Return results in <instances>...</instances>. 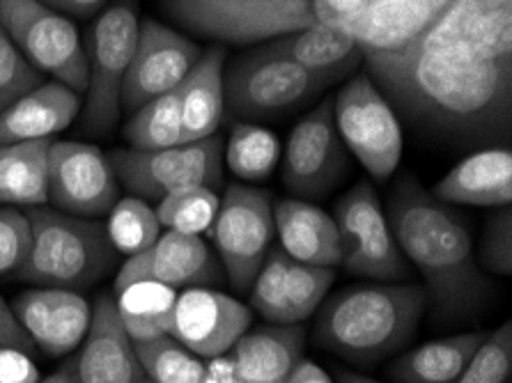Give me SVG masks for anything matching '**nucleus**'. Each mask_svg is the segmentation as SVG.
<instances>
[{"label": "nucleus", "mask_w": 512, "mask_h": 383, "mask_svg": "<svg viewBox=\"0 0 512 383\" xmlns=\"http://www.w3.org/2000/svg\"><path fill=\"white\" fill-rule=\"evenodd\" d=\"M42 374L28 351L0 347V383H40Z\"/></svg>", "instance_id": "obj_42"}, {"label": "nucleus", "mask_w": 512, "mask_h": 383, "mask_svg": "<svg viewBox=\"0 0 512 383\" xmlns=\"http://www.w3.org/2000/svg\"><path fill=\"white\" fill-rule=\"evenodd\" d=\"M200 56L203 51L193 39L154 19L143 21L122 83V111L131 115L147 101L180 88Z\"/></svg>", "instance_id": "obj_16"}, {"label": "nucleus", "mask_w": 512, "mask_h": 383, "mask_svg": "<svg viewBox=\"0 0 512 383\" xmlns=\"http://www.w3.org/2000/svg\"><path fill=\"white\" fill-rule=\"evenodd\" d=\"M368 76L393 111L423 134L460 145L508 147L512 60L405 46L363 53Z\"/></svg>", "instance_id": "obj_1"}, {"label": "nucleus", "mask_w": 512, "mask_h": 383, "mask_svg": "<svg viewBox=\"0 0 512 383\" xmlns=\"http://www.w3.org/2000/svg\"><path fill=\"white\" fill-rule=\"evenodd\" d=\"M40 83H44L42 72H37L21 56L17 44L5 33V28L0 26V113Z\"/></svg>", "instance_id": "obj_39"}, {"label": "nucleus", "mask_w": 512, "mask_h": 383, "mask_svg": "<svg viewBox=\"0 0 512 383\" xmlns=\"http://www.w3.org/2000/svg\"><path fill=\"white\" fill-rule=\"evenodd\" d=\"M269 51L299 62L301 67L317 74H333L340 81L354 72L363 62V51L356 39L343 28L313 23L297 33L276 37L265 42Z\"/></svg>", "instance_id": "obj_27"}, {"label": "nucleus", "mask_w": 512, "mask_h": 383, "mask_svg": "<svg viewBox=\"0 0 512 383\" xmlns=\"http://www.w3.org/2000/svg\"><path fill=\"white\" fill-rule=\"evenodd\" d=\"M134 347L150 383H212L209 367L173 335L134 342Z\"/></svg>", "instance_id": "obj_33"}, {"label": "nucleus", "mask_w": 512, "mask_h": 383, "mask_svg": "<svg viewBox=\"0 0 512 383\" xmlns=\"http://www.w3.org/2000/svg\"><path fill=\"white\" fill-rule=\"evenodd\" d=\"M478 267L496 276H510L512 273V211L499 207L485 223L480 250L476 255Z\"/></svg>", "instance_id": "obj_40"}, {"label": "nucleus", "mask_w": 512, "mask_h": 383, "mask_svg": "<svg viewBox=\"0 0 512 383\" xmlns=\"http://www.w3.org/2000/svg\"><path fill=\"white\" fill-rule=\"evenodd\" d=\"M338 383H382V381H375V379H370V377H361V374L340 370L338 372Z\"/></svg>", "instance_id": "obj_47"}, {"label": "nucleus", "mask_w": 512, "mask_h": 383, "mask_svg": "<svg viewBox=\"0 0 512 383\" xmlns=\"http://www.w3.org/2000/svg\"><path fill=\"white\" fill-rule=\"evenodd\" d=\"M274 232L271 193L244 184H230L207 234L219 250L223 267L237 292L251 289L269 253Z\"/></svg>", "instance_id": "obj_12"}, {"label": "nucleus", "mask_w": 512, "mask_h": 383, "mask_svg": "<svg viewBox=\"0 0 512 383\" xmlns=\"http://www.w3.org/2000/svg\"><path fill=\"white\" fill-rule=\"evenodd\" d=\"M120 200L113 163L97 145L53 140L49 150V202L62 214L106 216Z\"/></svg>", "instance_id": "obj_14"}, {"label": "nucleus", "mask_w": 512, "mask_h": 383, "mask_svg": "<svg viewBox=\"0 0 512 383\" xmlns=\"http://www.w3.org/2000/svg\"><path fill=\"white\" fill-rule=\"evenodd\" d=\"M333 221L340 239V267L347 273L379 283H398L409 276L405 255L395 244L389 218L368 179L354 184L336 202Z\"/></svg>", "instance_id": "obj_10"}, {"label": "nucleus", "mask_w": 512, "mask_h": 383, "mask_svg": "<svg viewBox=\"0 0 512 383\" xmlns=\"http://www.w3.org/2000/svg\"><path fill=\"white\" fill-rule=\"evenodd\" d=\"M308 3L317 23L347 30L361 14L366 0H308Z\"/></svg>", "instance_id": "obj_43"}, {"label": "nucleus", "mask_w": 512, "mask_h": 383, "mask_svg": "<svg viewBox=\"0 0 512 383\" xmlns=\"http://www.w3.org/2000/svg\"><path fill=\"white\" fill-rule=\"evenodd\" d=\"M81 95L58 81H44L0 113V145L60 134L81 111Z\"/></svg>", "instance_id": "obj_24"}, {"label": "nucleus", "mask_w": 512, "mask_h": 383, "mask_svg": "<svg viewBox=\"0 0 512 383\" xmlns=\"http://www.w3.org/2000/svg\"><path fill=\"white\" fill-rule=\"evenodd\" d=\"M46 7L56 10L65 17H74V19H90L102 10V7L108 3V0H40Z\"/></svg>", "instance_id": "obj_45"}, {"label": "nucleus", "mask_w": 512, "mask_h": 383, "mask_svg": "<svg viewBox=\"0 0 512 383\" xmlns=\"http://www.w3.org/2000/svg\"><path fill=\"white\" fill-rule=\"evenodd\" d=\"M287 3H299V0H287Z\"/></svg>", "instance_id": "obj_50"}, {"label": "nucleus", "mask_w": 512, "mask_h": 383, "mask_svg": "<svg viewBox=\"0 0 512 383\" xmlns=\"http://www.w3.org/2000/svg\"><path fill=\"white\" fill-rule=\"evenodd\" d=\"M136 10L127 3L108 7L92 26L85 44L88 90H85L83 131L106 136L122 113V83L138 37Z\"/></svg>", "instance_id": "obj_8"}, {"label": "nucleus", "mask_w": 512, "mask_h": 383, "mask_svg": "<svg viewBox=\"0 0 512 383\" xmlns=\"http://www.w3.org/2000/svg\"><path fill=\"white\" fill-rule=\"evenodd\" d=\"M485 338L487 333L473 331L425 342L395 358L386 374L395 383H455Z\"/></svg>", "instance_id": "obj_28"}, {"label": "nucleus", "mask_w": 512, "mask_h": 383, "mask_svg": "<svg viewBox=\"0 0 512 383\" xmlns=\"http://www.w3.org/2000/svg\"><path fill=\"white\" fill-rule=\"evenodd\" d=\"M65 365L72 383H141L145 372L134 340L118 315L113 296L102 294L90 315L88 333Z\"/></svg>", "instance_id": "obj_18"}, {"label": "nucleus", "mask_w": 512, "mask_h": 383, "mask_svg": "<svg viewBox=\"0 0 512 383\" xmlns=\"http://www.w3.org/2000/svg\"><path fill=\"white\" fill-rule=\"evenodd\" d=\"M253 322V310L228 294L191 287L177 294L170 335L200 358L228 354Z\"/></svg>", "instance_id": "obj_17"}, {"label": "nucleus", "mask_w": 512, "mask_h": 383, "mask_svg": "<svg viewBox=\"0 0 512 383\" xmlns=\"http://www.w3.org/2000/svg\"><path fill=\"white\" fill-rule=\"evenodd\" d=\"M434 198L446 205L508 207L512 202L510 147H483L434 184Z\"/></svg>", "instance_id": "obj_23"}, {"label": "nucleus", "mask_w": 512, "mask_h": 383, "mask_svg": "<svg viewBox=\"0 0 512 383\" xmlns=\"http://www.w3.org/2000/svg\"><path fill=\"white\" fill-rule=\"evenodd\" d=\"M124 138L134 150H166L180 145L182 106L177 88L136 108L124 124Z\"/></svg>", "instance_id": "obj_31"}, {"label": "nucleus", "mask_w": 512, "mask_h": 383, "mask_svg": "<svg viewBox=\"0 0 512 383\" xmlns=\"http://www.w3.org/2000/svg\"><path fill=\"white\" fill-rule=\"evenodd\" d=\"M219 276V264L203 239L196 234L166 230L143 253L127 257L115 276V289L141 283V280L173 289H191L212 285Z\"/></svg>", "instance_id": "obj_20"}, {"label": "nucleus", "mask_w": 512, "mask_h": 383, "mask_svg": "<svg viewBox=\"0 0 512 383\" xmlns=\"http://www.w3.org/2000/svg\"><path fill=\"white\" fill-rule=\"evenodd\" d=\"M141 383H150V381H141Z\"/></svg>", "instance_id": "obj_51"}, {"label": "nucleus", "mask_w": 512, "mask_h": 383, "mask_svg": "<svg viewBox=\"0 0 512 383\" xmlns=\"http://www.w3.org/2000/svg\"><path fill=\"white\" fill-rule=\"evenodd\" d=\"M333 104L338 134L366 173L386 182L402 156V129L398 115L368 74H359L340 88Z\"/></svg>", "instance_id": "obj_11"}, {"label": "nucleus", "mask_w": 512, "mask_h": 383, "mask_svg": "<svg viewBox=\"0 0 512 383\" xmlns=\"http://www.w3.org/2000/svg\"><path fill=\"white\" fill-rule=\"evenodd\" d=\"M0 26L37 72L74 92L88 90V56L79 30L40 0H0Z\"/></svg>", "instance_id": "obj_7"}, {"label": "nucleus", "mask_w": 512, "mask_h": 383, "mask_svg": "<svg viewBox=\"0 0 512 383\" xmlns=\"http://www.w3.org/2000/svg\"><path fill=\"white\" fill-rule=\"evenodd\" d=\"M53 138L0 145V205L44 207L49 202V150Z\"/></svg>", "instance_id": "obj_29"}, {"label": "nucleus", "mask_w": 512, "mask_h": 383, "mask_svg": "<svg viewBox=\"0 0 512 383\" xmlns=\"http://www.w3.org/2000/svg\"><path fill=\"white\" fill-rule=\"evenodd\" d=\"M12 312L33 345L56 358L81 345L92 315L79 292L58 287L26 289L14 299Z\"/></svg>", "instance_id": "obj_21"}, {"label": "nucleus", "mask_w": 512, "mask_h": 383, "mask_svg": "<svg viewBox=\"0 0 512 383\" xmlns=\"http://www.w3.org/2000/svg\"><path fill=\"white\" fill-rule=\"evenodd\" d=\"M386 218L400 253L421 271L434 317L455 324L478 315L492 285L460 214L407 175L393 186Z\"/></svg>", "instance_id": "obj_2"}, {"label": "nucleus", "mask_w": 512, "mask_h": 383, "mask_svg": "<svg viewBox=\"0 0 512 383\" xmlns=\"http://www.w3.org/2000/svg\"><path fill=\"white\" fill-rule=\"evenodd\" d=\"M40 383H72V379H69V374H67V370L65 367H62V370H58V372H53L51 377H46V379H42Z\"/></svg>", "instance_id": "obj_48"}, {"label": "nucleus", "mask_w": 512, "mask_h": 383, "mask_svg": "<svg viewBox=\"0 0 512 383\" xmlns=\"http://www.w3.org/2000/svg\"><path fill=\"white\" fill-rule=\"evenodd\" d=\"M219 205L221 200L214 189L191 186V189L164 195L154 211H157L161 228L200 237V234L212 228L214 218L219 214Z\"/></svg>", "instance_id": "obj_35"}, {"label": "nucleus", "mask_w": 512, "mask_h": 383, "mask_svg": "<svg viewBox=\"0 0 512 383\" xmlns=\"http://www.w3.org/2000/svg\"><path fill=\"white\" fill-rule=\"evenodd\" d=\"M161 5L186 33L221 46L265 44L315 23L308 0H161Z\"/></svg>", "instance_id": "obj_6"}, {"label": "nucleus", "mask_w": 512, "mask_h": 383, "mask_svg": "<svg viewBox=\"0 0 512 383\" xmlns=\"http://www.w3.org/2000/svg\"><path fill=\"white\" fill-rule=\"evenodd\" d=\"M118 294L115 306L131 340L145 342L170 335L177 303L173 287L141 280L118 289Z\"/></svg>", "instance_id": "obj_30"}, {"label": "nucleus", "mask_w": 512, "mask_h": 383, "mask_svg": "<svg viewBox=\"0 0 512 383\" xmlns=\"http://www.w3.org/2000/svg\"><path fill=\"white\" fill-rule=\"evenodd\" d=\"M104 228L115 253L127 257L143 253L161 234L157 211L147 205L145 200L134 198V195L115 202V207L108 211V221Z\"/></svg>", "instance_id": "obj_34"}, {"label": "nucleus", "mask_w": 512, "mask_h": 383, "mask_svg": "<svg viewBox=\"0 0 512 383\" xmlns=\"http://www.w3.org/2000/svg\"><path fill=\"white\" fill-rule=\"evenodd\" d=\"M23 211L30 223L28 257L17 273L23 283L79 292L115 267L118 253L102 223L46 207Z\"/></svg>", "instance_id": "obj_4"}, {"label": "nucleus", "mask_w": 512, "mask_h": 383, "mask_svg": "<svg viewBox=\"0 0 512 383\" xmlns=\"http://www.w3.org/2000/svg\"><path fill=\"white\" fill-rule=\"evenodd\" d=\"M317 310V345L352 363L372 365L414 340L428 294L414 283L377 280L340 289Z\"/></svg>", "instance_id": "obj_3"}, {"label": "nucleus", "mask_w": 512, "mask_h": 383, "mask_svg": "<svg viewBox=\"0 0 512 383\" xmlns=\"http://www.w3.org/2000/svg\"><path fill=\"white\" fill-rule=\"evenodd\" d=\"M453 0H366L347 33L363 53L398 51L430 28Z\"/></svg>", "instance_id": "obj_22"}, {"label": "nucleus", "mask_w": 512, "mask_h": 383, "mask_svg": "<svg viewBox=\"0 0 512 383\" xmlns=\"http://www.w3.org/2000/svg\"><path fill=\"white\" fill-rule=\"evenodd\" d=\"M108 159L124 189L145 202L191 186L219 189L223 182V140L216 134L166 150H115Z\"/></svg>", "instance_id": "obj_9"}, {"label": "nucleus", "mask_w": 512, "mask_h": 383, "mask_svg": "<svg viewBox=\"0 0 512 383\" xmlns=\"http://www.w3.org/2000/svg\"><path fill=\"white\" fill-rule=\"evenodd\" d=\"M0 347H14V349L28 351V354H33L35 351L33 340L28 338L26 331H23L21 324L17 322L10 303L3 299H0Z\"/></svg>", "instance_id": "obj_44"}, {"label": "nucleus", "mask_w": 512, "mask_h": 383, "mask_svg": "<svg viewBox=\"0 0 512 383\" xmlns=\"http://www.w3.org/2000/svg\"><path fill=\"white\" fill-rule=\"evenodd\" d=\"M304 358V328L271 324L244 333L228 354L209 361L212 383H283Z\"/></svg>", "instance_id": "obj_19"}, {"label": "nucleus", "mask_w": 512, "mask_h": 383, "mask_svg": "<svg viewBox=\"0 0 512 383\" xmlns=\"http://www.w3.org/2000/svg\"><path fill=\"white\" fill-rule=\"evenodd\" d=\"M496 3H501V5H512V0H496Z\"/></svg>", "instance_id": "obj_49"}, {"label": "nucleus", "mask_w": 512, "mask_h": 383, "mask_svg": "<svg viewBox=\"0 0 512 383\" xmlns=\"http://www.w3.org/2000/svg\"><path fill=\"white\" fill-rule=\"evenodd\" d=\"M30 223L26 211L0 207V278L17 276L28 257Z\"/></svg>", "instance_id": "obj_41"}, {"label": "nucleus", "mask_w": 512, "mask_h": 383, "mask_svg": "<svg viewBox=\"0 0 512 383\" xmlns=\"http://www.w3.org/2000/svg\"><path fill=\"white\" fill-rule=\"evenodd\" d=\"M283 383H333V381L320 365L301 358V361L292 367V372L287 374V379Z\"/></svg>", "instance_id": "obj_46"}, {"label": "nucleus", "mask_w": 512, "mask_h": 383, "mask_svg": "<svg viewBox=\"0 0 512 383\" xmlns=\"http://www.w3.org/2000/svg\"><path fill=\"white\" fill-rule=\"evenodd\" d=\"M274 225L281 248L292 260L340 267V239L333 216L304 200H281L274 207Z\"/></svg>", "instance_id": "obj_26"}, {"label": "nucleus", "mask_w": 512, "mask_h": 383, "mask_svg": "<svg viewBox=\"0 0 512 383\" xmlns=\"http://www.w3.org/2000/svg\"><path fill=\"white\" fill-rule=\"evenodd\" d=\"M512 372V326L510 322L487 333L471 361L455 383H508Z\"/></svg>", "instance_id": "obj_38"}, {"label": "nucleus", "mask_w": 512, "mask_h": 383, "mask_svg": "<svg viewBox=\"0 0 512 383\" xmlns=\"http://www.w3.org/2000/svg\"><path fill=\"white\" fill-rule=\"evenodd\" d=\"M349 156L333 120V104L322 101L294 124L283 154V184L299 198H324L343 182Z\"/></svg>", "instance_id": "obj_13"}, {"label": "nucleus", "mask_w": 512, "mask_h": 383, "mask_svg": "<svg viewBox=\"0 0 512 383\" xmlns=\"http://www.w3.org/2000/svg\"><path fill=\"white\" fill-rule=\"evenodd\" d=\"M281 161V140L255 122H237L226 143L228 168L244 182L271 177Z\"/></svg>", "instance_id": "obj_32"}, {"label": "nucleus", "mask_w": 512, "mask_h": 383, "mask_svg": "<svg viewBox=\"0 0 512 383\" xmlns=\"http://www.w3.org/2000/svg\"><path fill=\"white\" fill-rule=\"evenodd\" d=\"M407 46L485 60H512V5L496 0H453L430 28Z\"/></svg>", "instance_id": "obj_15"}, {"label": "nucleus", "mask_w": 512, "mask_h": 383, "mask_svg": "<svg viewBox=\"0 0 512 383\" xmlns=\"http://www.w3.org/2000/svg\"><path fill=\"white\" fill-rule=\"evenodd\" d=\"M336 280V269L290 260L285 280V324H299L313 317L327 299Z\"/></svg>", "instance_id": "obj_36"}, {"label": "nucleus", "mask_w": 512, "mask_h": 383, "mask_svg": "<svg viewBox=\"0 0 512 383\" xmlns=\"http://www.w3.org/2000/svg\"><path fill=\"white\" fill-rule=\"evenodd\" d=\"M226 49L221 44L207 49L180 83L182 143H196L214 136L226 113Z\"/></svg>", "instance_id": "obj_25"}, {"label": "nucleus", "mask_w": 512, "mask_h": 383, "mask_svg": "<svg viewBox=\"0 0 512 383\" xmlns=\"http://www.w3.org/2000/svg\"><path fill=\"white\" fill-rule=\"evenodd\" d=\"M338 81L333 74L310 72L265 44L232 60L223 74L230 115L255 124L299 111Z\"/></svg>", "instance_id": "obj_5"}, {"label": "nucleus", "mask_w": 512, "mask_h": 383, "mask_svg": "<svg viewBox=\"0 0 512 383\" xmlns=\"http://www.w3.org/2000/svg\"><path fill=\"white\" fill-rule=\"evenodd\" d=\"M292 257L283 248H269L262 269L251 285V308L269 324H285V280Z\"/></svg>", "instance_id": "obj_37"}]
</instances>
